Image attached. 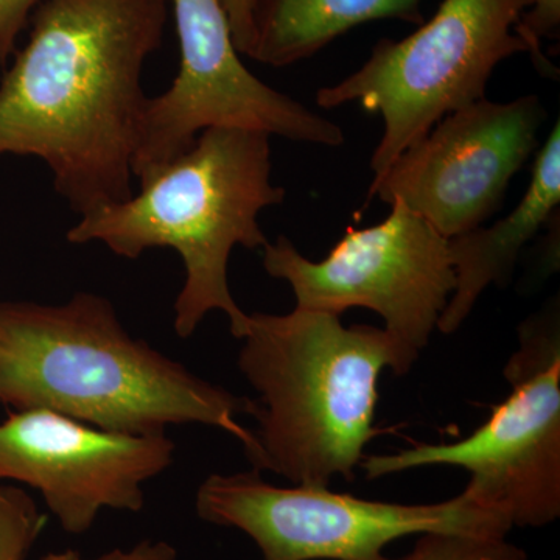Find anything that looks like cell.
Masks as SVG:
<instances>
[{
	"label": "cell",
	"instance_id": "obj_1",
	"mask_svg": "<svg viewBox=\"0 0 560 560\" xmlns=\"http://www.w3.org/2000/svg\"><path fill=\"white\" fill-rule=\"evenodd\" d=\"M171 0H43L0 83V156L46 162L79 215L128 200Z\"/></svg>",
	"mask_w": 560,
	"mask_h": 560
},
{
	"label": "cell",
	"instance_id": "obj_2",
	"mask_svg": "<svg viewBox=\"0 0 560 560\" xmlns=\"http://www.w3.org/2000/svg\"><path fill=\"white\" fill-rule=\"evenodd\" d=\"M0 405L130 434L213 427L241 442L248 458L256 451L254 431L241 423L256 401L132 338L106 298L84 291L60 305L0 302Z\"/></svg>",
	"mask_w": 560,
	"mask_h": 560
},
{
	"label": "cell",
	"instance_id": "obj_3",
	"mask_svg": "<svg viewBox=\"0 0 560 560\" xmlns=\"http://www.w3.org/2000/svg\"><path fill=\"white\" fill-rule=\"evenodd\" d=\"M242 341L238 368L259 393L254 470L313 488L352 481L382 433L374 418L383 370L407 375L419 355L385 329L300 307L248 315Z\"/></svg>",
	"mask_w": 560,
	"mask_h": 560
},
{
	"label": "cell",
	"instance_id": "obj_4",
	"mask_svg": "<svg viewBox=\"0 0 560 560\" xmlns=\"http://www.w3.org/2000/svg\"><path fill=\"white\" fill-rule=\"evenodd\" d=\"M270 138L243 128L201 131L189 149L140 180L138 195L80 215L66 241L103 243L130 260L149 249L176 250L186 270L175 302L176 335L190 338L210 312H221L242 340L248 313L232 296L228 265L235 246L267 245L260 212L285 200V189L271 180Z\"/></svg>",
	"mask_w": 560,
	"mask_h": 560
},
{
	"label": "cell",
	"instance_id": "obj_5",
	"mask_svg": "<svg viewBox=\"0 0 560 560\" xmlns=\"http://www.w3.org/2000/svg\"><path fill=\"white\" fill-rule=\"evenodd\" d=\"M510 396L466 440L416 444L364 456L366 478L429 466L470 474L464 492L512 528H544L560 517V320L558 305L518 327V349L503 371Z\"/></svg>",
	"mask_w": 560,
	"mask_h": 560
},
{
	"label": "cell",
	"instance_id": "obj_6",
	"mask_svg": "<svg viewBox=\"0 0 560 560\" xmlns=\"http://www.w3.org/2000/svg\"><path fill=\"white\" fill-rule=\"evenodd\" d=\"M530 3L444 0L412 35L378 40L359 70L318 91L320 108L360 103L381 114L385 131L371 158L372 180L447 114L486 98L500 62L528 54L515 28Z\"/></svg>",
	"mask_w": 560,
	"mask_h": 560
},
{
	"label": "cell",
	"instance_id": "obj_7",
	"mask_svg": "<svg viewBox=\"0 0 560 560\" xmlns=\"http://www.w3.org/2000/svg\"><path fill=\"white\" fill-rule=\"evenodd\" d=\"M195 508L201 521L245 533L261 560H394L385 548L404 537H508L512 529L503 515L464 490L440 503H390L329 488H279L257 470L210 475L198 489Z\"/></svg>",
	"mask_w": 560,
	"mask_h": 560
},
{
	"label": "cell",
	"instance_id": "obj_8",
	"mask_svg": "<svg viewBox=\"0 0 560 560\" xmlns=\"http://www.w3.org/2000/svg\"><path fill=\"white\" fill-rule=\"evenodd\" d=\"M389 206L388 219L366 230L349 228L323 260L307 259L279 235L261 248L264 268L289 283L296 307L340 316L368 308L419 355L455 291V268L448 238L404 202Z\"/></svg>",
	"mask_w": 560,
	"mask_h": 560
},
{
	"label": "cell",
	"instance_id": "obj_9",
	"mask_svg": "<svg viewBox=\"0 0 560 560\" xmlns=\"http://www.w3.org/2000/svg\"><path fill=\"white\" fill-rule=\"evenodd\" d=\"M179 43L172 86L149 97L132 173L143 180L184 153L201 131L243 128L313 145L340 147L345 132L241 60L220 0H171Z\"/></svg>",
	"mask_w": 560,
	"mask_h": 560
},
{
	"label": "cell",
	"instance_id": "obj_10",
	"mask_svg": "<svg viewBox=\"0 0 560 560\" xmlns=\"http://www.w3.org/2000/svg\"><path fill=\"white\" fill-rule=\"evenodd\" d=\"M545 120L537 95L470 103L438 121L372 180L368 200L404 202L442 237H458L500 208L512 178L539 145Z\"/></svg>",
	"mask_w": 560,
	"mask_h": 560
},
{
	"label": "cell",
	"instance_id": "obj_11",
	"mask_svg": "<svg viewBox=\"0 0 560 560\" xmlns=\"http://www.w3.org/2000/svg\"><path fill=\"white\" fill-rule=\"evenodd\" d=\"M165 434L97 429L61 412L14 410L0 422V482L38 490L66 533H88L103 510L140 512L143 485L172 466Z\"/></svg>",
	"mask_w": 560,
	"mask_h": 560
},
{
	"label": "cell",
	"instance_id": "obj_12",
	"mask_svg": "<svg viewBox=\"0 0 560 560\" xmlns=\"http://www.w3.org/2000/svg\"><path fill=\"white\" fill-rule=\"evenodd\" d=\"M560 125L556 121L534 158L528 189L521 202L492 226H478L448 238L456 287L438 330L453 334L463 326L490 285L506 287L523 248L559 213Z\"/></svg>",
	"mask_w": 560,
	"mask_h": 560
},
{
	"label": "cell",
	"instance_id": "obj_13",
	"mask_svg": "<svg viewBox=\"0 0 560 560\" xmlns=\"http://www.w3.org/2000/svg\"><path fill=\"white\" fill-rule=\"evenodd\" d=\"M423 0H257L249 58L283 68L307 60L350 28L378 20L422 24Z\"/></svg>",
	"mask_w": 560,
	"mask_h": 560
},
{
	"label": "cell",
	"instance_id": "obj_14",
	"mask_svg": "<svg viewBox=\"0 0 560 560\" xmlns=\"http://www.w3.org/2000/svg\"><path fill=\"white\" fill-rule=\"evenodd\" d=\"M394 560H528V555L506 537L427 533L418 536L408 555Z\"/></svg>",
	"mask_w": 560,
	"mask_h": 560
},
{
	"label": "cell",
	"instance_id": "obj_15",
	"mask_svg": "<svg viewBox=\"0 0 560 560\" xmlns=\"http://www.w3.org/2000/svg\"><path fill=\"white\" fill-rule=\"evenodd\" d=\"M46 522L24 489L0 485V560H27Z\"/></svg>",
	"mask_w": 560,
	"mask_h": 560
},
{
	"label": "cell",
	"instance_id": "obj_16",
	"mask_svg": "<svg viewBox=\"0 0 560 560\" xmlns=\"http://www.w3.org/2000/svg\"><path fill=\"white\" fill-rule=\"evenodd\" d=\"M515 32L528 47V54L541 75L555 72L551 62L541 54V40L559 38L560 0H533Z\"/></svg>",
	"mask_w": 560,
	"mask_h": 560
},
{
	"label": "cell",
	"instance_id": "obj_17",
	"mask_svg": "<svg viewBox=\"0 0 560 560\" xmlns=\"http://www.w3.org/2000/svg\"><path fill=\"white\" fill-rule=\"evenodd\" d=\"M43 0H0V70L14 54L16 40Z\"/></svg>",
	"mask_w": 560,
	"mask_h": 560
},
{
	"label": "cell",
	"instance_id": "obj_18",
	"mask_svg": "<svg viewBox=\"0 0 560 560\" xmlns=\"http://www.w3.org/2000/svg\"><path fill=\"white\" fill-rule=\"evenodd\" d=\"M178 550L165 540H143L130 550H110L98 558L86 559L75 550L47 552L39 560H176Z\"/></svg>",
	"mask_w": 560,
	"mask_h": 560
},
{
	"label": "cell",
	"instance_id": "obj_19",
	"mask_svg": "<svg viewBox=\"0 0 560 560\" xmlns=\"http://www.w3.org/2000/svg\"><path fill=\"white\" fill-rule=\"evenodd\" d=\"M220 2L230 21L235 49L238 54L249 57L254 36H256L254 16H256L257 0H220Z\"/></svg>",
	"mask_w": 560,
	"mask_h": 560
}]
</instances>
